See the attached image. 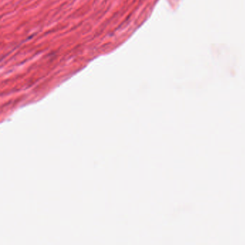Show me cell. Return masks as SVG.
Listing matches in <instances>:
<instances>
[]
</instances>
